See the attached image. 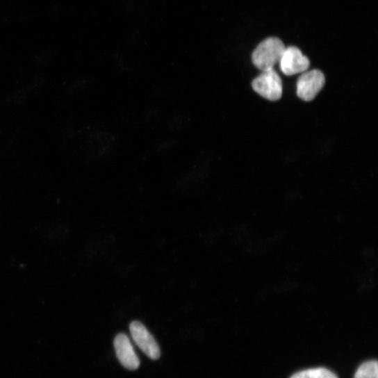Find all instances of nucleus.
<instances>
[{
    "label": "nucleus",
    "mask_w": 378,
    "mask_h": 378,
    "mask_svg": "<svg viewBox=\"0 0 378 378\" xmlns=\"http://www.w3.org/2000/svg\"><path fill=\"white\" fill-rule=\"evenodd\" d=\"M354 378H378L377 361H370L361 365Z\"/></svg>",
    "instance_id": "8"
},
{
    "label": "nucleus",
    "mask_w": 378,
    "mask_h": 378,
    "mask_svg": "<svg viewBox=\"0 0 378 378\" xmlns=\"http://www.w3.org/2000/svg\"><path fill=\"white\" fill-rule=\"evenodd\" d=\"M286 47L277 38H269L261 42L252 54L254 65L261 72L274 69L279 63Z\"/></svg>",
    "instance_id": "1"
},
{
    "label": "nucleus",
    "mask_w": 378,
    "mask_h": 378,
    "mask_svg": "<svg viewBox=\"0 0 378 378\" xmlns=\"http://www.w3.org/2000/svg\"><path fill=\"white\" fill-rule=\"evenodd\" d=\"M279 63L281 72L287 76L303 73L307 71L311 65L309 58L295 47L286 48Z\"/></svg>",
    "instance_id": "4"
},
{
    "label": "nucleus",
    "mask_w": 378,
    "mask_h": 378,
    "mask_svg": "<svg viewBox=\"0 0 378 378\" xmlns=\"http://www.w3.org/2000/svg\"><path fill=\"white\" fill-rule=\"evenodd\" d=\"M324 73L319 69L306 71L297 81L298 97L304 101H313L325 84Z\"/></svg>",
    "instance_id": "3"
},
{
    "label": "nucleus",
    "mask_w": 378,
    "mask_h": 378,
    "mask_svg": "<svg viewBox=\"0 0 378 378\" xmlns=\"http://www.w3.org/2000/svg\"><path fill=\"white\" fill-rule=\"evenodd\" d=\"M291 378H338L331 371L320 368L301 371Z\"/></svg>",
    "instance_id": "7"
},
{
    "label": "nucleus",
    "mask_w": 378,
    "mask_h": 378,
    "mask_svg": "<svg viewBox=\"0 0 378 378\" xmlns=\"http://www.w3.org/2000/svg\"><path fill=\"white\" fill-rule=\"evenodd\" d=\"M129 328L133 340L140 350L151 359H158L160 347L147 328L138 321L133 322Z\"/></svg>",
    "instance_id": "5"
},
{
    "label": "nucleus",
    "mask_w": 378,
    "mask_h": 378,
    "mask_svg": "<svg viewBox=\"0 0 378 378\" xmlns=\"http://www.w3.org/2000/svg\"><path fill=\"white\" fill-rule=\"evenodd\" d=\"M252 88L261 97L270 101H279L282 96V81L274 69L263 71L253 81Z\"/></svg>",
    "instance_id": "2"
},
{
    "label": "nucleus",
    "mask_w": 378,
    "mask_h": 378,
    "mask_svg": "<svg viewBox=\"0 0 378 378\" xmlns=\"http://www.w3.org/2000/svg\"><path fill=\"white\" fill-rule=\"evenodd\" d=\"M114 345L117 356L125 368L135 370L140 367V361L126 334H118L115 339Z\"/></svg>",
    "instance_id": "6"
}]
</instances>
